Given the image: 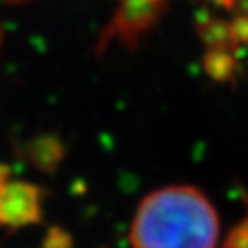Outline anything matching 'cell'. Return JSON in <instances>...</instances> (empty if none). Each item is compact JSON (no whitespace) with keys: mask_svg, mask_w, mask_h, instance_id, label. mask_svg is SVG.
Instances as JSON below:
<instances>
[{"mask_svg":"<svg viewBox=\"0 0 248 248\" xmlns=\"http://www.w3.org/2000/svg\"><path fill=\"white\" fill-rule=\"evenodd\" d=\"M5 2H14V4H19V2H30V0H5Z\"/></svg>","mask_w":248,"mask_h":248,"instance_id":"5b68a950","label":"cell"},{"mask_svg":"<svg viewBox=\"0 0 248 248\" xmlns=\"http://www.w3.org/2000/svg\"><path fill=\"white\" fill-rule=\"evenodd\" d=\"M0 40H2V35H0Z\"/></svg>","mask_w":248,"mask_h":248,"instance_id":"8992f818","label":"cell"},{"mask_svg":"<svg viewBox=\"0 0 248 248\" xmlns=\"http://www.w3.org/2000/svg\"><path fill=\"white\" fill-rule=\"evenodd\" d=\"M129 238L133 248H216L219 216L193 186H166L141 200Z\"/></svg>","mask_w":248,"mask_h":248,"instance_id":"6da1fadb","label":"cell"},{"mask_svg":"<svg viewBox=\"0 0 248 248\" xmlns=\"http://www.w3.org/2000/svg\"><path fill=\"white\" fill-rule=\"evenodd\" d=\"M42 217V190L21 179H9L0 170V224L21 228Z\"/></svg>","mask_w":248,"mask_h":248,"instance_id":"7a4b0ae2","label":"cell"},{"mask_svg":"<svg viewBox=\"0 0 248 248\" xmlns=\"http://www.w3.org/2000/svg\"><path fill=\"white\" fill-rule=\"evenodd\" d=\"M166 0H121L117 14L114 16L107 36L124 42H135L147 28L152 26L155 17L162 12Z\"/></svg>","mask_w":248,"mask_h":248,"instance_id":"3957f363","label":"cell"},{"mask_svg":"<svg viewBox=\"0 0 248 248\" xmlns=\"http://www.w3.org/2000/svg\"><path fill=\"white\" fill-rule=\"evenodd\" d=\"M226 248H248V217L229 232Z\"/></svg>","mask_w":248,"mask_h":248,"instance_id":"277c9868","label":"cell"}]
</instances>
